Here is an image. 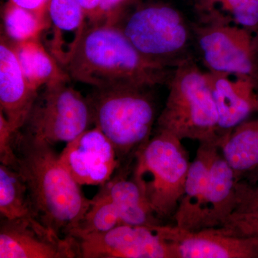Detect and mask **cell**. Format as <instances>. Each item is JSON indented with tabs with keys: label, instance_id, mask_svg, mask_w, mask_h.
Returning <instances> with one entry per match:
<instances>
[{
	"label": "cell",
	"instance_id": "cell-7",
	"mask_svg": "<svg viewBox=\"0 0 258 258\" xmlns=\"http://www.w3.org/2000/svg\"><path fill=\"white\" fill-rule=\"evenodd\" d=\"M71 80L49 83L39 91L22 132L54 146L72 142L93 124L88 97L70 86Z\"/></svg>",
	"mask_w": 258,
	"mask_h": 258
},
{
	"label": "cell",
	"instance_id": "cell-3",
	"mask_svg": "<svg viewBox=\"0 0 258 258\" xmlns=\"http://www.w3.org/2000/svg\"><path fill=\"white\" fill-rule=\"evenodd\" d=\"M167 84L169 94L157 120V130L181 141L220 147L218 113L206 73L189 57L176 66Z\"/></svg>",
	"mask_w": 258,
	"mask_h": 258
},
{
	"label": "cell",
	"instance_id": "cell-25",
	"mask_svg": "<svg viewBox=\"0 0 258 258\" xmlns=\"http://www.w3.org/2000/svg\"><path fill=\"white\" fill-rule=\"evenodd\" d=\"M221 227L234 235L258 237V212H233Z\"/></svg>",
	"mask_w": 258,
	"mask_h": 258
},
{
	"label": "cell",
	"instance_id": "cell-11",
	"mask_svg": "<svg viewBox=\"0 0 258 258\" xmlns=\"http://www.w3.org/2000/svg\"><path fill=\"white\" fill-rule=\"evenodd\" d=\"M59 159L81 186H103L120 164L114 146L96 126L66 144Z\"/></svg>",
	"mask_w": 258,
	"mask_h": 258
},
{
	"label": "cell",
	"instance_id": "cell-5",
	"mask_svg": "<svg viewBox=\"0 0 258 258\" xmlns=\"http://www.w3.org/2000/svg\"><path fill=\"white\" fill-rule=\"evenodd\" d=\"M149 90L94 88L88 97L93 124L111 141L120 160L135 154L151 139L156 106Z\"/></svg>",
	"mask_w": 258,
	"mask_h": 258
},
{
	"label": "cell",
	"instance_id": "cell-4",
	"mask_svg": "<svg viewBox=\"0 0 258 258\" xmlns=\"http://www.w3.org/2000/svg\"><path fill=\"white\" fill-rule=\"evenodd\" d=\"M132 178L142 189L155 215H174L184 192L190 164L181 141L172 134L157 133L134 154Z\"/></svg>",
	"mask_w": 258,
	"mask_h": 258
},
{
	"label": "cell",
	"instance_id": "cell-18",
	"mask_svg": "<svg viewBox=\"0 0 258 258\" xmlns=\"http://www.w3.org/2000/svg\"><path fill=\"white\" fill-rule=\"evenodd\" d=\"M220 147L216 144H200L196 157L190 164L184 192L175 213L176 227L198 230L200 209L208 186L212 161Z\"/></svg>",
	"mask_w": 258,
	"mask_h": 258
},
{
	"label": "cell",
	"instance_id": "cell-19",
	"mask_svg": "<svg viewBox=\"0 0 258 258\" xmlns=\"http://www.w3.org/2000/svg\"><path fill=\"white\" fill-rule=\"evenodd\" d=\"M128 169H123L102 186L101 192L114 204L122 223L136 226L161 225L137 183L127 176Z\"/></svg>",
	"mask_w": 258,
	"mask_h": 258
},
{
	"label": "cell",
	"instance_id": "cell-27",
	"mask_svg": "<svg viewBox=\"0 0 258 258\" xmlns=\"http://www.w3.org/2000/svg\"><path fill=\"white\" fill-rule=\"evenodd\" d=\"M133 1L134 0H101L96 21L93 25L102 24L116 25L125 15V8Z\"/></svg>",
	"mask_w": 258,
	"mask_h": 258
},
{
	"label": "cell",
	"instance_id": "cell-22",
	"mask_svg": "<svg viewBox=\"0 0 258 258\" xmlns=\"http://www.w3.org/2000/svg\"><path fill=\"white\" fill-rule=\"evenodd\" d=\"M198 22L233 25L258 34V0H195Z\"/></svg>",
	"mask_w": 258,
	"mask_h": 258
},
{
	"label": "cell",
	"instance_id": "cell-1",
	"mask_svg": "<svg viewBox=\"0 0 258 258\" xmlns=\"http://www.w3.org/2000/svg\"><path fill=\"white\" fill-rule=\"evenodd\" d=\"M14 148L15 169L27 185L37 218L57 235L68 237L82 222L91 200L62 165L53 146L19 131Z\"/></svg>",
	"mask_w": 258,
	"mask_h": 258
},
{
	"label": "cell",
	"instance_id": "cell-30",
	"mask_svg": "<svg viewBox=\"0 0 258 258\" xmlns=\"http://www.w3.org/2000/svg\"><path fill=\"white\" fill-rule=\"evenodd\" d=\"M14 4L39 14L46 15L50 0H10Z\"/></svg>",
	"mask_w": 258,
	"mask_h": 258
},
{
	"label": "cell",
	"instance_id": "cell-14",
	"mask_svg": "<svg viewBox=\"0 0 258 258\" xmlns=\"http://www.w3.org/2000/svg\"><path fill=\"white\" fill-rule=\"evenodd\" d=\"M38 93L24 76L13 42L3 34L0 38V113L14 132L25 125Z\"/></svg>",
	"mask_w": 258,
	"mask_h": 258
},
{
	"label": "cell",
	"instance_id": "cell-24",
	"mask_svg": "<svg viewBox=\"0 0 258 258\" xmlns=\"http://www.w3.org/2000/svg\"><path fill=\"white\" fill-rule=\"evenodd\" d=\"M120 225L123 223L116 207L106 195L100 191L91 200V206L82 222L69 236L76 234L103 233Z\"/></svg>",
	"mask_w": 258,
	"mask_h": 258
},
{
	"label": "cell",
	"instance_id": "cell-28",
	"mask_svg": "<svg viewBox=\"0 0 258 258\" xmlns=\"http://www.w3.org/2000/svg\"><path fill=\"white\" fill-rule=\"evenodd\" d=\"M234 212H258V184L236 183V208Z\"/></svg>",
	"mask_w": 258,
	"mask_h": 258
},
{
	"label": "cell",
	"instance_id": "cell-8",
	"mask_svg": "<svg viewBox=\"0 0 258 258\" xmlns=\"http://www.w3.org/2000/svg\"><path fill=\"white\" fill-rule=\"evenodd\" d=\"M191 30L208 71L245 75L258 81V34L233 25L199 22Z\"/></svg>",
	"mask_w": 258,
	"mask_h": 258
},
{
	"label": "cell",
	"instance_id": "cell-9",
	"mask_svg": "<svg viewBox=\"0 0 258 258\" xmlns=\"http://www.w3.org/2000/svg\"><path fill=\"white\" fill-rule=\"evenodd\" d=\"M158 226L123 224L103 233L69 237L76 242L78 257L174 258L170 244L161 236Z\"/></svg>",
	"mask_w": 258,
	"mask_h": 258
},
{
	"label": "cell",
	"instance_id": "cell-21",
	"mask_svg": "<svg viewBox=\"0 0 258 258\" xmlns=\"http://www.w3.org/2000/svg\"><path fill=\"white\" fill-rule=\"evenodd\" d=\"M0 214L4 220L27 222L42 232L55 234L37 218L30 203L28 187L21 174L14 168L2 164H0Z\"/></svg>",
	"mask_w": 258,
	"mask_h": 258
},
{
	"label": "cell",
	"instance_id": "cell-10",
	"mask_svg": "<svg viewBox=\"0 0 258 258\" xmlns=\"http://www.w3.org/2000/svg\"><path fill=\"white\" fill-rule=\"evenodd\" d=\"M157 229L174 258H258L255 236L234 235L222 227L186 230L160 225Z\"/></svg>",
	"mask_w": 258,
	"mask_h": 258
},
{
	"label": "cell",
	"instance_id": "cell-13",
	"mask_svg": "<svg viewBox=\"0 0 258 258\" xmlns=\"http://www.w3.org/2000/svg\"><path fill=\"white\" fill-rule=\"evenodd\" d=\"M77 257L76 242L72 237L45 233L25 222L2 220L0 258Z\"/></svg>",
	"mask_w": 258,
	"mask_h": 258
},
{
	"label": "cell",
	"instance_id": "cell-2",
	"mask_svg": "<svg viewBox=\"0 0 258 258\" xmlns=\"http://www.w3.org/2000/svg\"><path fill=\"white\" fill-rule=\"evenodd\" d=\"M64 69L71 80L93 88L145 89L169 83L174 71L148 60L110 24L87 27Z\"/></svg>",
	"mask_w": 258,
	"mask_h": 258
},
{
	"label": "cell",
	"instance_id": "cell-12",
	"mask_svg": "<svg viewBox=\"0 0 258 258\" xmlns=\"http://www.w3.org/2000/svg\"><path fill=\"white\" fill-rule=\"evenodd\" d=\"M205 73L216 104L222 135L258 113L257 80L231 73Z\"/></svg>",
	"mask_w": 258,
	"mask_h": 258
},
{
	"label": "cell",
	"instance_id": "cell-29",
	"mask_svg": "<svg viewBox=\"0 0 258 258\" xmlns=\"http://www.w3.org/2000/svg\"><path fill=\"white\" fill-rule=\"evenodd\" d=\"M83 13L86 17V28L96 21L101 0H79Z\"/></svg>",
	"mask_w": 258,
	"mask_h": 258
},
{
	"label": "cell",
	"instance_id": "cell-23",
	"mask_svg": "<svg viewBox=\"0 0 258 258\" xmlns=\"http://www.w3.org/2000/svg\"><path fill=\"white\" fill-rule=\"evenodd\" d=\"M4 35L13 42L40 38L46 28L47 14L21 8L8 0L2 10Z\"/></svg>",
	"mask_w": 258,
	"mask_h": 258
},
{
	"label": "cell",
	"instance_id": "cell-20",
	"mask_svg": "<svg viewBox=\"0 0 258 258\" xmlns=\"http://www.w3.org/2000/svg\"><path fill=\"white\" fill-rule=\"evenodd\" d=\"M13 45L24 76L36 91L49 83L71 80L40 38L13 42Z\"/></svg>",
	"mask_w": 258,
	"mask_h": 258
},
{
	"label": "cell",
	"instance_id": "cell-26",
	"mask_svg": "<svg viewBox=\"0 0 258 258\" xmlns=\"http://www.w3.org/2000/svg\"><path fill=\"white\" fill-rule=\"evenodd\" d=\"M15 133L4 115L0 113V161L2 164L14 169L18 164L14 148Z\"/></svg>",
	"mask_w": 258,
	"mask_h": 258
},
{
	"label": "cell",
	"instance_id": "cell-6",
	"mask_svg": "<svg viewBox=\"0 0 258 258\" xmlns=\"http://www.w3.org/2000/svg\"><path fill=\"white\" fill-rule=\"evenodd\" d=\"M115 25L134 47L154 63L174 69L191 57L188 50L193 37L191 25L171 5H141Z\"/></svg>",
	"mask_w": 258,
	"mask_h": 258
},
{
	"label": "cell",
	"instance_id": "cell-17",
	"mask_svg": "<svg viewBox=\"0 0 258 258\" xmlns=\"http://www.w3.org/2000/svg\"><path fill=\"white\" fill-rule=\"evenodd\" d=\"M220 151L237 182L258 184V117L224 134Z\"/></svg>",
	"mask_w": 258,
	"mask_h": 258
},
{
	"label": "cell",
	"instance_id": "cell-16",
	"mask_svg": "<svg viewBox=\"0 0 258 258\" xmlns=\"http://www.w3.org/2000/svg\"><path fill=\"white\" fill-rule=\"evenodd\" d=\"M236 183L233 171L219 150L210 168L208 184L200 209L198 230L221 227L235 211Z\"/></svg>",
	"mask_w": 258,
	"mask_h": 258
},
{
	"label": "cell",
	"instance_id": "cell-15",
	"mask_svg": "<svg viewBox=\"0 0 258 258\" xmlns=\"http://www.w3.org/2000/svg\"><path fill=\"white\" fill-rule=\"evenodd\" d=\"M86 29L79 0H50L42 43L62 68L69 63Z\"/></svg>",
	"mask_w": 258,
	"mask_h": 258
}]
</instances>
